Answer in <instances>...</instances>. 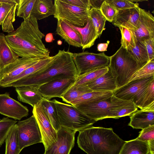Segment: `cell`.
Wrapping results in <instances>:
<instances>
[{"label":"cell","instance_id":"4316f807","mask_svg":"<svg viewBox=\"0 0 154 154\" xmlns=\"http://www.w3.org/2000/svg\"><path fill=\"white\" fill-rule=\"evenodd\" d=\"M113 95V92L92 91L84 94L72 101L70 104L75 105L84 103L98 102L106 99Z\"/></svg>","mask_w":154,"mask_h":154},{"label":"cell","instance_id":"ac0fdd59","mask_svg":"<svg viewBox=\"0 0 154 154\" xmlns=\"http://www.w3.org/2000/svg\"><path fill=\"white\" fill-rule=\"evenodd\" d=\"M140 8L138 5L133 8L118 11L112 23L117 27L122 26L134 30L139 18Z\"/></svg>","mask_w":154,"mask_h":154},{"label":"cell","instance_id":"f1b7e54d","mask_svg":"<svg viewBox=\"0 0 154 154\" xmlns=\"http://www.w3.org/2000/svg\"><path fill=\"white\" fill-rule=\"evenodd\" d=\"M54 128L57 131L61 128L57 111L54 102L43 98L41 103Z\"/></svg>","mask_w":154,"mask_h":154},{"label":"cell","instance_id":"7dc6e473","mask_svg":"<svg viewBox=\"0 0 154 154\" xmlns=\"http://www.w3.org/2000/svg\"><path fill=\"white\" fill-rule=\"evenodd\" d=\"M55 40L54 38L53 34L51 33H48L45 36V40L46 42L50 43Z\"/></svg>","mask_w":154,"mask_h":154},{"label":"cell","instance_id":"3957f363","mask_svg":"<svg viewBox=\"0 0 154 154\" xmlns=\"http://www.w3.org/2000/svg\"><path fill=\"white\" fill-rule=\"evenodd\" d=\"M125 142L112 128L92 126L79 131L77 141L87 154H119Z\"/></svg>","mask_w":154,"mask_h":154},{"label":"cell","instance_id":"cb8c5ba5","mask_svg":"<svg viewBox=\"0 0 154 154\" xmlns=\"http://www.w3.org/2000/svg\"><path fill=\"white\" fill-rule=\"evenodd\" d=\"M4 33L0 32V72L19 58L8 44Z\"/></svg>","mask_w":154,"mask_h":154},{"label":"cell","instance_id":"30bf717a","mask_svg":"<svg viewBox=\"0 0 154 154\" xmlns=\"http://www.w3.org/2000/svg\"><path fill=\"white\" fill-rule=\"evenodd\" d=\"M154 76L129 82L113 91V95L123 100L132 101L136 106L142 94Z\"/></svg>","mask_w":154,"mask_h":154},{"label":"cell","instance_id":"484cf974","mask_svg":"<svg viewBox=\"0 0 154 154\" xmlns=\"http://www.w3.org/2000/svg\"><path fill=\"white\" fill-rule=\"evenodd\" d=\"M149 152L148 142L135 139L126 141L119 154H148Z\"/></svg>","mask_w":154,"mask_h":154},{"label":"cell","instance_id":"d590c367","mask_svg":"<svg viewBox=\"0 0 154 154\" xmlns=\"http://www.w3.org/2000/svg\"><path fill=\"white\" fill-rule=\"evenodd\" d=\"M129 51L142 66L149 61L147 52L142 42L137 41L136 46Z\"/></svg>","mask_w":154,"mask_h":154},{"label":"cell","instance_id":"7bdbcfd3","mask_svg":"<svg viewBox=\"0 0 154 154\" xmlns=\"http://www.w3.org/2000/svg\"><path fill=\"white\" fill-rule=\"evenodd\" d=\"M136 139L146 142L154 140V125L142 129L139 135Z\"/></svg>","mask_w":154,"mask_h":154},{"label":"cell","instance_id":"e575fe53","mask_svg":"<svg viewBox=\"0 0 154 154\" xmlns=\"http://www.w3.org/2000/svg\"><path fill=\"white\" fill-rule=\"evenodd\" d=\"M17 16L24 20L31 16V14L35 0H17Z\"/></svg>","mask_w":154,"mask_h":154},{"label":"cell","instance_id":"6da1fadb","mask_svg":"<svg viewBox=\"0 0 154 154\" xmlns=\"http://www.w3.org/2000/svg\"><path fill=\"white\" fill-rule=\"evenodd\" d=\"M45 36L39 29L37 20L31 16L5 37L9 46L19 57L42 59L50 56V51L42 42Z\"/></svg>","mask_w":154,"mask_h":154},{"label":"cell","instance_id":"e0dca14e","mask_svg":"<svg viewBox=\"0 0 154 154\" xmlns=\"http://www.w3.org/2000/svg\"><path fill=\"white\" fill-rule=\"evenodd\" d=\"M56 32L69 45L82 48V38L80 33L68 22L57 20Z\"/></svg>","mask_w":154,"mask_h":154},{"label":"cell","instance_id":"9a60e30c","mask_svg":"<svg viewBox=\"0 0 154 154\" xmlns=\"http://www.w3.org/2000/svg\"><path fill=\"white\" fill-rule=\"evenodd\" d=\"M29 112L26 106L11 97L9 93L0 94V113L1 114L19 120L27 116Z\"/></svg>","mask_w":154,"mask_h":154},{"label":"cell","instance_id":"8d00e7d4","mask_svg":"<svg viewBox=\"0 0 154 154\" xmlns=\"http://www.w3.org/2000/svg\"><path fill=\"white\" fill-rule=\"evenodd\" d=\"M152 76H154V59L149 61L140 67L132 76L129 82Z\"/></svg>","mask_w":154,"mask_h":154},{"label":"cell","instance_id":"44dd1931","mask_svg":"<svg viewBox=\"0 0 154 154\" xmlns=\"http://www.w3.org/2000/svg\"><path fill=\"white\" fill-rule=\"evenodd\" d=\"M15 88L18 100L33 107L37 104L41 103L44 98L39 91L38 86L26 85Z\"/></svg>","mask_w":154,"mask_h":154},{"label":"cell","instance_id":"603a6c76","mask_svg":"<svg viewBox=\"0 0 154 154\" xmlns=\"http://www.w3.org/2000/svg\"><path fill=\"white\" fill-rule=\"evenodd\" d=\"M71 25L80 33L81 36L83 50L92 47L94 44L96 39L99 37L89 17L85 26L83 27H77Z\"/></svg>","mask_w":154,"mask_h":154},{"label":"cell","instance_id":"277c9868","mask_svg":"<svg viewBox=\"0 0 154 154\" xmlns=\"http://www.w3.org/2000/svg\"><path fill=\"white\" fill-rule=\"evenodd\" d=\"M110 57L109 67L117 88L128 83L133 74L143 66L129 51L122 46Z\"/></svg>","mask_w":154,"mask_h":154},{"label":"cell","instance_id":"52a82bcc","mask_svg":"<svg viewBox=\"0 0 154 154\" xmlns=\"http://www.w3.org/2000/svg\"><path fill=\"white\" fill-rule=\"evenodd\" d=\"M54 5V17L57 20H64L74 26H84L89 18V10L86 9L70 5L63 0H55Z\"/></svg>","mask_w":154,"mask_h":154},{"label":"cell","instance_id":"f35d334b","mask_svg":"<svg viewBox=\"0 0 154 154\" xmlns=\"http://www.w3.org/2000/svg\"><path fill=\"white\" fill-rule=\"evenodd\" d=\"M138 110V108L131 101L126 105L118 107L112 111V118L118 119L126 116H131Z\"/></svg>","mask_w":154,"mask_h":154},{"label":"cell","instance_id":"4fadbf2b","mask_svg":"<svg viewBox=\"0 0 154 154\" xmlns=\"http://www.w3.org/2000/svg\"><path fill=\"white\" fill-rule=\"evenodd\" d=\"M77 77H69L55 79L39 86V91L45 98L50 100L61 96L75 83Z\"/></svg>","mask_w":154,"mask_h":154},{"label":"cell","instance_id":"ffe728a7","mask_svg":"<svg viewBox=\"0 0 154 154\" xmlns=\"http://www.w3.org/2000/svg\"><path fill=\"white\" fill-rule=\"evenodd\" d=\"M17 2L1 3L0 7V26L4 32L8 33L14 31L13 23L15 20Z\"/></svg>","mask_w":154,"mask_h":154},{"label":"cell","instance_id":"7a4b0ae2","mask_svg":"<svg viewBox=\"0 0 154 154\" xmlns=\"http://www.w3.org/2000/svg\"><path fill=\"white\" fill-rule=\"evenodd\" d=\"M73 53L69 50H59L53 60L46 66L38 71L10 84L8 87L33 85L39 86L53 80L77 76L73 61Z\"/></svg>","mask_w":154,"mask_h":154},{"label":"cell","instance_id":"681fc988","mask_svg":"<svg viewBox=\"0 0 154 154\" xmlns=\"http://www.w3.org/2000/svg\"><path fill=\"white\" fill-rule=\"evenodd\" d=\"M57 44L59 45H61L62 44V42L60 40H58L57 42Z\"/></svg>","mask_w":154,"mask_h":154},{"label":"cell","instance_id":"f907efd6","mask_svg":"<svg viewBox=\"0 0 154 154\" xmlns=\"http://www.w3.org/2000/svg\"><path fill=\"white\" fill-rule=\"evenodd\" d=\"M1 3H0V6H1Z\"/></svg>","mask_w":154,"mask_h":154},{"label":"cell","instance_id":"9c48e42d","mask_svg":"<svg viewBox=\"0 0 154 154\" xmlns=\"http://www.w3.org/2000/svg\"><path fill=\"white\" fill-rule=\"evenodd\" d=\"M19 145L22 150L24 148L39 143H42L39 128L34 116L16 123Z\"/></svg>","mask_w":154,"mask_h":154},{"label":"cell","instance_id":"7c38bea8","mask_svg":"<svg viewBox=\"0 0 154 154\" xmlns=\"http://www.w3.org/2000/svg\"><path fill=\"white\" fill-rule=\"evenodd\" d=\"M33 108V115L40 131L45 149L56 142L57 131L52 126L41 103L37 104Z\"/></svg>","mask_w":154,"mask_h":154},{"label":"cell","instance_id":"8992f818","mask_svg":"<svg viewBox=\"0 0 154 154\" xmlns=\"http://www.w3.org/2000/svg\"><path fill=\"white\" fill-rule=\"evenodd\" d=\"M131 100L119 99L112 95L106 99L98 102L84 103L74 106L96 122L111 118V111L128 103Z\"/></svg>","mask_w":154,"mask_h":154},{"label":"cell","instance_id":"74e56055","mask_svg":"<svg viewBox=\"0 0 154 154\" xmlns=\"http://www.w3.org/2000/svg\"><path fill=\"white\" fill-rule=\"evenodd\" d=\"M54 57V56L42 59L37 63L24 71L14 79L13 82L29 75L45 67L53 60Z\"/></svg>","mask_w":154,"mask_h":154},{"label":"cell","instance_id":"60d3db41","mask_svg":"<svg viewBox=\"0 0 154 154\" xmlns=\"http://www.w3.org/2000/svg\"><path fill=\"white\" fill-rule=\"evenodd\" d=\"M100 10L106 20L112 23L118 11L106 0L102 3Z\"/></svg>","mask_w":154,"mask_h":154},{"label":"cell","instance_id":"d4e9b609","mask_svg":"<svg viewBox=\"0 0 154 154\" xmlns=\"http://www.w3.org/2000/svg\"><path fill=\"white\" fill-rule=\"evenodd\" d=\"M54 13L55 7L52 0H35L31 16L38 20L54 15Z\"/></svg>","mask_w":154,"mask_h":154},{"label":"cell","instance_id":"ba28073f","mask_svg":"<svg viewBox=\"0 0 154 154\" xmlns=\"http://www.w3.org/2000/svg\"><path fill=\"white\" fill-rule=\"evenodd\" d=\"M72 58L77 76L97 69L109 67L110 63V57L104 52L97 54L83 51L73 53Z\"/></svg>","mask_w":154,"mask_h":154},{"label":"cell","instance_id":"836d02e7","mask_svg":"<svg viewBox=\"0 0 154 154\" xmlns=\"http://www.w3.org/2000/svg\"><path fill=\"white\" fill-rule=\"evenodd\" d=\"M89 17L100 37L103 31L105 29V26L106 20V18L101 13L100 9L95 8H92L89 10Z\"/></svg>","mask_w":154,"mask_h":154},{"label":"cell","instance_id":"83f0119b","mask_svg":"<svg viewBox=\"0 0 154 154\" xmlns=\"http://www.w3.org/2000/svg\"><path fill=\"white\" fill-rule=\"evenodd\" d=\"M5 154H19L20 148L17 126L14 125L8 133L5 140Z\"/></svg>","mask_w":154,"mask_h":154},{"label":"cell","instance_id":"d6a6232c","mask_svg":"<svg viewBox=\"0 0 154 154\" xmlns=\"http://www.w3.org/2000/svg\"><path fill=\"white\" fill-rule=\"evenodd\" d=\"M154 105V79L149 84L136 106L140 109Z\"/></svg>","mask_w":154,"mask_h":154},{"label":"cell","instance_id":"7402d4cb","mask_svg":"<svg viewBox=\"0 0 154 154\" xmlns=\"http://www.w3.org/2000/svg\"><path fill=\"white\" fill-rule=\"evenodd\" d=\"M88 86L93 91H113L117 89L115 80L109 69L107 72L92 82Z\"/></svg>","mask_w":154,"mask_h":154},{"label":"cell","instance_id":"816d5d0a","mask_svg":"<svg viewBox=\"0 0 154 154\" xmlns=\"http://www.w3.org/2000/svg\"><path fill=\"white\" fill-rule=\"evenodd\" d=\"M1 120V119H0V121Z\"/></svg>","mask_w":154,"mask_h":154},{"label":"cell","instance_id":"5b68a950","mask_svg":"<svg viewBox=\"0 0 154 154\" xmlns=\"http://www.w3.org/2000/svg\"><path fill=\"white\" fill-rule=\"evenodd\" d=\"M57 108L61 127L79 131L92 126L96 121L75 106L53 100Z\"/></svg>","mask_w":154,"mask_h":154},{"label":"cell","instance_id":"d6986e66","mask_svg":"<svg viewBox=\"0 0 154 154\" xmlns=\"http://www.w3.org/2000/svg\"><path fill=\"white\" fill-rule=\"evenodd\" d=\"M128 125L136 129H143L154 125V105L137 110L130 117Z\"/></svg>","mask_w":154,"mask_h":154},{"label":"cell","instance_id":"f6af8a7d","mask_svg":"<svg viewBox=\"0 0 154 154\" xmlns=\"http://www.w3.org/2000/svg\"><path fill=\"white\" fill-rule=\"evenodd\" d=\"M142 42L147 52L149 60L154 59V38H150Z\"/></svg>","mask_w":154,"mask_h":154},{"label":"cell","instance_id":"ee69618b","mask_svg":"<svg viewBox=\"0 0 154 154\" xmlns=\"http://www.w3.org/2000/svg\"><path fill=\"white\" fill-rule=\"evenodd\" d=\"M68 4L90 10L91 8L90 0H63Z\"/></svg>","mask_w":154,"mask_h":154},{"label":"cell","instance_id":"b9f144b4","mask_svg":"<svg viewBox=\"0 0 154 154\" xmlns=\"http://www.w3.org/2000/svg\"><path fill=\"white\" fill-rule=\"evenodd\" d=\"M111 5L118 11L132 8L139 5L131 0H106Z\"/></svg>","mask_w":154,"mask_h":154},{"label":"cell","instance_id":"5bb4252c","mask_svg":"<svg viewBox=\"0 0 154 154\" xmlns=\"http://www.w3.org/2000/svg\"><path fill=\"white\" fill-rule=\"evenodd\" d=\"M76 132L61 127L57 131L56 142L45 149L44 154H69L74 145Z\"/></svg>","mask_w":154,"mask_h":154},{"label":"cell","instance_id":"c3c4849f","mask_svg":"<svg viewBox=\"0 0 154 154\" xmlns=\"http://www.w3.org/2000/svg\"><path fill=\"white\" fill-rule=\"evenodd\" d=\"M149 152L150 153H154V140L150 141L148 142Z\"/></svg>","mask_w":154,"mask_h":154},{"label":"cell","instance_id":"8fae6325","mask_svg":"<svg viewBox=\"0 0 154 154\" xmlns=\"http://www.w3.org/2000/svg\"><path fill=\"white\" fill-rule=\"evenodd\" d=\"M41 59L37 58H19L14 62L5 67L0 72V87H8L18 76Z\"/></svg>","mask_w":154,"mask_h":154},{"label":"cell","instance_id":"f546056e","mask_svg":"<svg viewBox=\"0 0 154 154\" xmlns=\"http://www.w3.org/2000/svg\"><path fill=\"white\" fill-rule=\"evenodd\" d=\"M92 91L87 85H72L60 98L63 101L70 104L82 94Z\"/></svg>","mask_w":154,"mask_h":154},{"label":"cell","instance_id":"1f68e13d","mask_svg":"<svg viewBox=\"0 0 154 154\" xmlns=\"http://www.w3.org/2000/svg\"><path fill=\"white\" fill-rule=\"evenodd\" d=\"M109 70V67L100 68L77 76L73 85H88L90 82L106 73Z\"/></svg>","mask_w":154,"mask_h":154},{"label":"cell","instance_id":"4dcf8cb0","mask_svg":"<svg viewBox=\"0 0 154 154\" xmlns=\"http://www.w3.org/2000/svg\"><path fill=\"white\" fill-rule=\"evenodd\" d=\"M118 27L121 32V46L128 51L133 48L137 42L134 30L122 26Z\"/></svg>","mask_w":154,"mask_h":154},{"label":"cell","instance_id":"bcb514c9","mask_svg":"<svg viewBox=\"0 0 154 154\" xmlns=\"http://www.w3.org/2000/svg\"><path fill=\"white\" fill-rule=\"evenodd\" d=\"M109 43V41H107L106 43L98 44L97 46L98 51L100 52H104L107 51V49Z\"/></svg>","mask_w":154,"mask_h":154},{"label":"cell","instance_id":"2e32d148","mask_svg":"<svg viewBox=\"0 0 154 154\" xmlns=\"http://www.w3.org/2000/svg\"><path fill=\"white\" fill-rule=\"evenodd\" d=\"M137 41L154 38V17L149 11L140 8L138 20L134 29Z\"/></svg>","mask_w":154,"mask_h":154},{"label":"cell","instance_id":"ab89813d","mask_svg":"<svg viewBox=\"0 0 154 154\" xmlns=\"http://www.w3.org/2000/svg\"><path fill=\"white\" fill-rule=\"evenodd\" d=\"M17 122L8 117H4L0 121V146L4 143L12 127Z\"/></svg>","mask_w":154,"mask_h":154}]
</instances>
